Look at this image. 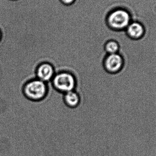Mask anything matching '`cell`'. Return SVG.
<instances>
[{"label":"cell","instance_id":"6da1fadb","mask_svg":"<svg viewBox=\"0 0 156 156\" xmlns=\"http://www.w3.org/2000/svg\"><path fill=\"white\" fill-rule=\"evenodd\" d=\"M48 83L37 78L30 80L23 87L24 96L28 100L34 101H41L47 94Z\"/></svg>","mask_w":156,"mask_h":156},{"label":"cell","instance_id":"7a4b0ae2","mask_svg":"<svg viewBox=\"0 0 156 156\" xmlns=\"http://www.w3.org/2000/svg\"><path fill=\"white\" fill-rule=\"evenodd\" d=\"M51 83L55 90L63 94L75 90L76 87L75 76L68 71L56 73Z\"/></svg>","mask_w":156,"mask_h":156},{"label":"cell","instance_id":"3957f363","mask_svg":"<svg viewBox=\"0 0 156 156\" xmlns=\"http://www.w3.org/2000/svg\"><path fill=\"white\" fill-rule=\"evenodd\" d=\"M130 15L126 10L117 9L108 16L107 22L111 28L115 30H125L129 24Z\"/></svg>","mask_w":156,"mask_h":156},{"label":"cell","instance_id":"277c9868","mask_svg":"<svg viewBox=\"0 0 156 156\" xmlns=\"http://www.w3.org/2000/svg\"><path fill=\"white\" fill-rule=\"evenodd\" d=\"M105 69L108 73L115 74L121 71L124 65L122 57L119 53L107 55L104 61Z\"/></svg>","mask_w":156,"mask_h":156},{"label":"cell","instance_id":"5b68a950","mask_svg":"<svg viewBox=\"0 0 156 156\" xmlns=\"http://www.w3.org/2000/svg\"><path fill=\"white\" fill-rule=\"evenodd\" d=\"M55 74L54 67L48 62L41 63L36 70V78L47 83L52 80Z\"/></svg>","mask_w":156,"mask_h":156},{"label":"cell","instance_id":"8992f818","mask_svg":"<svg viewBox=\"0 0 156 156\" xmlns=\"http://www.w3.org/2000/svg\"><path fill=\"white\" fill-rule=\"evenodd\" d=\"M126 31L127 35L132 39L137 40L143 37L144 34V27L138 23H134L127 27Z\"/></svg>","mask_w":156,"mask_h":156},{"label":"cell","instance_id":"52a82bcc","mask_svg":"<svg viewBox=\"0 0 156 156\" xmlns=\"http://www.w3.org/2000/svg\"><path fill=\"white\" fill-rule=\"evenodd\" d=\"M64 101L67 106L75 108L80 102V97L76 90L70 91L64 94Z\"/></svg>","mask_w":156,"mask_h":156},{"label":"cell","instance_id":"ba28073f","mask_svg":"<svg viewBox=\"0 0 156 156\" xmlns=\"http://www.w3.org/2000/svg\"><path fill=\"white\" fill-rule=\"evenodd\" d=\"M105 50L108 55L118 53L120 49L119 44L114 40H110L105 45Z\"/></svg>","mask_w":156,"mask_h":156},{"label":"cell","instance_id":"9c48e42d","mask_svg":"<svg viewBox=\"0 0 156 156\" xmlns=\"http://www.w3.org/2000/svg\"><path fill=\"white\" fill-rule=\"evenodd\" d=\"M61 1H62V2L66 4H70L72 3L75 0H61Z\"/></svg>","mask_w":156,"mask_h":156},{"label":"cell","instance_id":"30bf717a","mask_svg":"<svg viewBox=\"0 0 156 156\" xmlns=\"http://www.w3.org/2000/svg\"><path fill=\"white\" fill-rule=\"evenodd\" d=\"M2 34L1 32V30H0V42H1V40H2Z\"/></svg>","mask_w":156,"mask_h":156}]
</instances>
